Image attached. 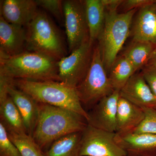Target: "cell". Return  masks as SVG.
Here are the masks:
<instances>
[{
    "label": "cell",
    "mask_w": 156,
    "mask_h": 156,
    "mask_svg": "<svg viewBox=\"0 0 156 156\" xmlns=\"http://www.w3.org/2000/svg\"><path fill=\"white\" fill-rule=\"evenodd\" d=\"M39 116L33 138L44 152L55 140L83 132L88 125L81 115L67 109L38 103Z\"/></svg>",
    "instance_id": "1"
},
{
    "label": "cell",
    "mask_w": 156,
    "mask_h": 156,
    "mask_svg": "<svg viewBox=\"0 0 156 156\" xmlns=\"http://www.w3.org/2000/svg\"><path fill=\"white\" fill-rule=\"evenodd\" d=\"M58 61L42 53L25 51L0 58V76L12 80L58 82Z\"/></svg>",
    "instance_id": "2"
},
{
    "label": "cell",
    "mask_w": 156,
    "mask_h": 156,
    "mask_svg": "<svg viewBox=\"0 0 156 156\" xmlns=\"http://www.w3.org/2000/svg\"><path fill=\"white\" fill-rule=\"evenodd\" d=\"M12 83L38 103L67 109L89 120L88 112L83 107L76 89L56 81H36L15 79Z\"/></svg>",
    "instance_id": "3"
},
{
    "label": "cell",
    "mask_w": 156,
    "mask_h": 156,
    "mask_svg": "<svg viewBox=\"0 0 156 156\" xmlns=\"http://www.w3.org/2000/svg\"><path fill=\"white\" fill-rule=\"evenodd\" d=\"M26 27V51L42 53L57 61L65 57L66 50L61 35L46 13L39 10Z\"/></svg>",
    "instance_id": "4"
},
{
    "label": "cell",
    "mask_w": 156,
    "mask_h": 156,
    "mask_svg": "<svg viewBox=\"0 0 156 156\" xmlns=\"http://www.w3.org/2000/svg\"><path fill=\"white\" fill-rule=\"evenodd\" d=\"M136 9L124 13L105 11V21L99 46L105 69L109 71L117 55L130 34L132 19Z\"/></svg>",
    "instance_id": "5"
},
{
    "label": "cell",
    "mask_w": 156,
    "mask_h": 156,
    "mask_svg": "<svg viewBox=\"0 0 156 156\" xmlns=\"http://www.w3.org/2000/svg\"><path fill=\"white\" fill-rule=\"evenodd\" d=\"M76 89L82 105L91 108L115 91L107 74L99 45L93 49L89 69Z\"/></svg>",
    "instance_id": "6"
},
{
    "label": "cell",
    "mask_w": 156,
    "mask_h": 156,
    "mask_svg": "<svg viewBox=\"0 0 156 156\" xmlns=\"http://www.w3.org/2000/svg\"><path fill=\"white\" fill-rule=\"evenodd\" d=\"M92 45L89 41L58 61V82L74 89L76 88L90 67Z\"/></svg>",
    "instance_id": "7"
},
{
    "label": "cell",
    "mask_w": 156,
    "mask_h": 156,
    "mask_svg": "<svg viewBox=\"0 0 156 156\" xmlns=\"http://www.w3.org/2000/svg\"><path fill=\"white\" fill-rule=\"evenodd\" d=\"M66 32L70 53L89 41L84 1H62Z\"/></svg>",
    "instance_id": "8"
},
{
    "label": "cell",
    "mask_w": 156,
    "mask_h": 156,
    "mask_svg": "<svg viewBox=\"0 0 156 156\" xmlns=\"http://www.w3.org/2000/svg\"><path fill=\"white\" fill-rule=\"evenodd\" d=\"M115 132L88 125L82 132L81 156H126L115 140Z\"/></svg>",
    "instance_id": "9"
},
{
    "label": "cell",
    "mask_w": 156,
    "mask_h": 156,
    "mask_svg": "<svg viewBox=\"0 0 156 156\" xmlns=\"http://www.w3.org/2000/svg\"><path fill=\"white\" fill-rule=\"evenodd\" d=\"M120 96L119 91L115 90L110 95L101 99L88 112V124L104 131L115 132L117 108Z\"/></svg>",
    "instance_id": "10"
},
{
    "label": "cell",
    "mask_w": 156,
    "mask_h": 156,
    "mask_svg": "<svg viewBox=\"0 0 156 156\" xmlns=\"http://www.w3.org/2000/svg\"><path fill=\"white\" fill-rule=\"evenodd\" d=\"M26 30L11 24L0 16L1 58L16 56L26 51Z\"/></svg>",
    "instance_id": "11"
},
{
    "label": "cell",
    "mask_w": 156,
    "mask_h": 156,
    "mask_svg": "<svg viewBox=\"0 0 156 156\" xmlns=\"http://www.w3.org/2000/svg\"><path fill=\"white\" fill-rule=\"evenodd\" d=\"M1 16L9 23L26 27L39 11L34 0H4L1 2Z\"/></svg>",
    "instance_id": "12"
},
{
    "label": "cell",
    "mask_w": 156,
    "mask_h": 156,
    "mask_svg": "<svg viewBox=\"0 0 156 156\" xmlns=\"http://www.w3.org/2000/svg\"><path fill=\"white\" fill-rule=\"evenodd\" d=\"M115 140L127 156H156V134L131 133L116 134Z\"/></svg>",
    "instance_id": "13"
},
{
    "label": "cell",
    "mask_w": 156,
    "mask_h": 156,
    "mask_svg": "<svg viewBox=\"0 0 156 156\" xmlns=\"http://www.w3.org/2000/svg\"><path fill=\"white\" fill-rule=\"evenodd\" d=\"M12 80L8 87V93L19 111L27 133L32 136L38 119V103L16 88L12 83Z\"/></svg>",
    "instance_id": "14"
},
{
    "label": "cell",
    "mask_w": 156,
    "mask_h": 156,
    "mask_svg": "<svg viewBox=\"0 0 156 156\" xmlns=\"http://www.w3.org/2000/svg\"><path fill=\"white\" fill-rule=\"evenodd\" d=\"M121 97L141 108L153 107L156 97L142 73H134L120 91Z\"/></svg>",
    "instance_id": "15"
},
{
    "label": "cell",
    "mask_w": 156,
    "mask_h": 156,
    "mask_svg": "<svg viewBox=\"0 0 156 156\" xmlns=\"http://www.w3.org/2000/svg\"><path fill=\"white\" fill-rule=\"evenodd\" d=\"M133 41L156 45V2L140 9L132 28Z\"/></svg>",
    "instance_id": "16"
},
{
    "label": "cell",
    "mask_w": 156,
    "mask_h": 156,
    "mask_svg": "<svg viewBox=\"0 0 156 156\" xmlns=\"http://www.w3.org/2000/svg\"><path fill=\"white\" fill-rule=\"evenodd\" d=\"M144 118L142 108L120 96L117 108L116 134L122 135L133 133Z\"/></svg>",
    "instance_id": "17"
},
{
    "label": "cell",
    "mask_w": 156,
    "mask_h": 156,
    "mask_svg": "<svg viewBox=\"0 0 156 156\" xmlns=\"http://www.w3.org/2000/svg\"><path fill=\"white\" fill-rule=\"evenodd\" d=\"M89 34V41L93 44L99 39L105 21V9L101 0L84 1Z\"/></svg>",
    "instance_id": "18"
},
{
    "label": "cell",
    "mask_w": 156,
    "mask_h": 156,
    "mask_svg": "<svg viewBox=\"0 0 156 156\" xmlns=\"http://www.w3.org/2000/svg\"><path fill=\"white\" fill-rule=\"evenodd\" d=\"M82 132L68 134L55 140L44 152V156H81Z\"/></svg>",
    "instance_id": "19"
},
{
    "label": "cell",
    "mask_w": 156,
    "mask_h": 156,
    "mask_svg": "<svg viewBox=\"0 0 156 156\" xmlns=\"http://www.w3.org/2000/svg\"><path fill=\"white\" fill-rule=\"evenodd\" d=\"M0 117L7 131L26 132L21 115L9 95L0 101Z\"/></svg>",
    "instance_id": "20"
},
{
    "label": "cell",
    "mask_w": 156,
    "mask_h": 156,
    "mask_svg": "<svg viewBox=\"0 0 156 156\" xmlns=\"http://www.w3.org/2000/svg\"><path fill=\"white\" fill-rule=\"evenodd\" d=\"M155 45L150 42L133 41L123 53L135 71L147 65Z\"/></svg>",
    "instance_id": "21"
},
{
    "label": "cell",
    "mask_w": 156,
    "mask_h": 156,
    "mask_svg": "<svg viewBox=\"0 0 156 156\" xmlns=\"http://www.w3.org/2000/svg\"><path fill=\"white\" fill-rule=\"evenodd\" d=\"M136 72L131 62L122 55L115 59L109 70L108 77L114 90L119 91Z\"/></svg>",
    "instance_id": "22"
},
{
    "label": "cell",
    "mask_w": 156,
    "mask_h": 156,
    "mask_svg": "<svg viewBox=\"0 0 156 156\" xmlns=\"http://www.w3.org/2000/svg\"><path fill=\"white\" fill-rule=\"evenodd\" d=\"M7 132L9 138L18 149L21 156H44V152L32 136L26 132Z\"/></svg>",
    "instance_id": "23"
},
{
    "label": "cell",
    "mask_w": 156,
    "mask_h": 156,
    "mask_svg": "<svg viewBox=\"0 0 156 156\" xmlns=\"http://www.w3.org/2000/svg\"><path fill=\"white\" fill-rule=\"evenodd\" d=\"M142 108L145 114V118L133 133L156 134V109L152 107Z\"/></svg>",
    "instance_id": "24"
},
{
    "label": "cell",
    "mask_w": 156,
    "mask_h": 156,
    "mask_svg": "<svg viewBox=\"0 0 156 156\" xmlns=\"http://www.w3.org/2000/svg\"><path fill=\"white\" fill-rule=\"evenodd\" d=\"M0 156H22L11 141L5 126L0 122Z\"/></svg>",
    "instance_id": "25"
},
{
    "label": "cell",
    "mask_w": 156,
    "mask_h": 156,
    "mask_svg": "<svg viewBox=\"0 0 156 156\" xmlns=\"http://www.w3.org/2000/svg\"><path fill=\"white\" fill-rule=\"evenodd\" d=\"M38 7L50 12L59 22L64 20L62 1L60 0H36Z\"/></svg>",
    "instance_id": "26"
},
{
    "label": "cell",
    "mask_w": 156,
    "mask_h": 156,
    "mask_svg": "<svg viewBox=\"0 0 156 156\" xmlns=\"http://www.w3.org/2000/svg\"><path fill=\"white\" fill-rule=\"evenodd\" d=\"M147 83L156 97V67L147 65L141 72Z\"/></svg>",
    "instance_id": "27"
},
{
    "label": "cell",
    "mask_w": 156,
    "mask_h": 156,
    "mask_svg": "<svg viewBox=\"0 0 156 156\" xmlns=\"http://www.w3.org/2000/svg\"><path fill=\"white\" fill-rule=\"evenodd\" d=\"M153 1L152 0H126L124 1L122 5L127 11H128L138 8L140 9Z\"/></svg>",
    "instance_id": "28"
},
{
    "label": "cell",
    "mask_w": 156,
    "mask_h": 156,
    "mask_svg": "<svg viewBox=\"0 0 156 156\" xmlns=\"http://www.w3.org/2000/svg\"><path fill=\"white\" fill-rule=\"evenodd\" d=\"M107 11H116L118 7L122 4L123 0H101Z\"/></svg>",
    "instance_id": "29"
},
{
    "label": "cell",
    "mask_w": 156,
    "mask_h": 156,
    "mask_svg": "<svg viewBox=\"0 0 156 156\" xmlns=\"http://www.w3.org/2000/svg\"><path fill=\"white\" fill-rule=\"evenodd\" d=\"M147 65L156 67V45L152 53L151 54Z\"/></svg>",
    "instance_id": "30"
},
{
    "label": "cell",
    "mask_w": 156,
    "mask_h": 156,
    "mask_svg": "<svg viewBox=\"0 0 156 156\" xmlns=\"http://www.w3.org/2000/svg\"><path fill=\"white\" fill-rule=\"evenodd\" d=\"M152 108H154L156 109V103L154 105V106Z\"/></svg>",
    "instance_id": "31"
},
{
    "label": "cell",
    "mask_w": 156,
    "mask_h": 156,
    "mask_svg": "<svg viewBox=\"0 0 156 156\" xmlns=\"http://www.w3.org/2000/svg\"></svg>",
    "instance_id": "32"
},
{
    "label": "cell",
    "mask_w": 156,
    "mask_h": 156,
    "mask_svg": "<svg viewBox=\"0 0 156 156\" xmlns=\"http://www.w3.org/2000/svg\"></svg>",
    "instance_id": "33"
}]
</instances>
